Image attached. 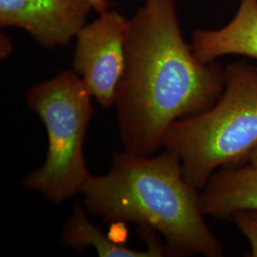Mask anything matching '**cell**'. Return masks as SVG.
Returning <instances> with one entry per match:
<instances>
[{"instance_id": "7c38bea8", "label": "cell", "mask_w": 257, "mask_h": 257, "mask_svg": "<svg viewBox=\"0 0 257 257\" xmlns=\"http://www.w3.org/2000/svg\"><path fill=\"white\" fill-rule=\"evenodd\" d=\"M92 4V8L95 10L97 13L101 14L109 10L110 3L108 0H88Z\"/></svg>"}, {"instance_id": "8fae6325", "label": "cell", "mask_w": 257, "mask_h": 257, "mask_svg": "<svg viewBox=\"0 0 257 257\" xmlns=\"http://www.w3.org/2000/svg\"><path fill=\"white\" fill-rule=\"evenodd\" d=\"M13 52V43L9 37L3 34L1 35V58H6Z\"/></svg>"}, {"instance_id": "9c48e42d", "label": "cell", "mask_w": 257, "mask_h": 257, "mask_svg": "<svg viewBox=\"0 0 257 257\" xmlns=\"http://www.w3.org/2000/svg\"><path fill=\"white\" fill-rule=\"evenodd\" d=\"M140 236L145 240L147 249L136 250L125 245L115 243L109 235H105L97 227L87 218L82 208L76 206L69 219L65 223L60 240L65 247L78 250L95 248L97 254L102 257H160L166 253L165 246L156 238L154 230L139 226Z\"/></svg>"}, {"instance_id": "52a82bcc", "label": "cell", "mask_w": 257, "mask_h": 257, "mask_svg": "<svg viewBox=\"0 0 257 257\" xmlns=\"http://www.w3.org/2000/svg\"><path fill=\"white\" fill-rule=\"evenodd\" d=\"M191 46L205 63L230 55L257 60V0H240L235 16L223 28L194 31Z\"/></svg>"}, {"instance_id": "4fadbf2b", "label": "cell", "mask_w": 257, "mask_h": 257, "mask_svg": "<svg viewBox=\"0 0 257 257\" xmlns=\"http://www.w3.org/2000/svg\"><path fill=\"white\" fill-rule=\"evenodd\" d=\"M249 160V164L251 165L256 166L257 167V149L254 150V152L248 157Z\"/></svg>"}, {"instance_id": "30bf717a", "label": "cell", "mask_w": 257, "mask_h": 257, "mask_svg": "<svg viewBox=\"0 0 257 257\" xmlns=\"http://www.w3.org/2000/svg\"><path fill=\"white\" fill-rule=\"evenodd\" d=\"M230 219L248 240L251 248L250 256L257 257V211H237Z\"/></svg>"}, {"instance_id": "3957f363", "label": "cell", "mask_w": 257, "mask_h": 257, "mask_svg": "<svg viewBox=\"0 0 257 257\" xmlns=\"http://www.w3.org/2000/svg\"><path fill=\"white\" fill-rule=\"evenodd\" d=\"M223 80L214 104L174 122L162 141L179 156L185 178L197 190L205 188L217 169L248 159L257 149V69L230 65Z\"/></svg>"}, {"instance_id": "8992f818", "label": "cell", "mask_w": 257, "mask_h": 257, "mask_svg": "<svg viewBox=\"0 0 257 257\" xmlns=\"http://www.w3.org/2000/svg\"><path fill=\"white\" fill-rule=\"evenodd\" d=\"M93 10L88 0H0V26L19 28L40 46H67Z\"/></svg>"}, {"instance_id": "277c9868", "label": "cell", "mask_w": 257, "mask_h": 257, "mask_svg": "<svg viewBox=\"0 0 257 257\" xmlns=\"http://www.w3.org/2000/svg\"><path fill=\"white\" fill-rule=\"evenodd\" d=\"M92 94L74 71L34 85L28 106L45 125L48 153L45 163L24 178L23 186L60 203L79 193L90 174L83 144L93 115Z\"/></svg>"}, {"instance_id": "6da1fadb", "label": "cell", "mask_w": 257, "mask_h": 257, "mask_svg": "<svg viewBox=\"0 0 257 257\" xmlns=\"http://www.w3.org/2000/svg\"><path fill=\"white\" fill-rule=\"evenodd\" d=\"M223 88V72L184 40L175 0H147L128 19L114 103L127 151L153 155L174 122L209 109Z\"/></svg>"}, {"instance_id": "5b68a950", "label": "cell", "mask_w": 257, "mask_h": 257, "mask_svg": "<svg viewBox=\"0 0 257 257\" xmlns=\"http://www.w3.org/2000/svg\"><path fill=\"white\" fill-rule=\"evenodd\" d=\"M128 19L107 10L76 36L73 67L102 108L114 105L125 67Z\"/></svg>"}, {"instance_id": "7a4b0ae2", "label": "cell", "mask_w": 257, "mask_h": 257, "mask_svg": "<svg viewBox=\"0 0 257 257\" xmlns=\"http://www.w3.org/2000/svg\"><path fill=\"white\" fill-rule=\"evenodd\" d=\"M197 191L185 178L175 152L151 156L126 150L113 156L106 175H90L79 193L87 210L102 220L134 222L161 233L169 255L222 256Z\"/></svg>"}, {"instance_id": "ba28073f", "label": "cell", "mask_w": 257, "mask_h": 257, "mask_svg": "<svg viewBox=\"0 0 257 257\" xmlns=\"http://www.w3.org/2000/svg\"><path fill=\"white\" fill-rule=\"evenodd\" d=\"M200 209L204 215L224 219L237 211H257L256 166L221 168L203 189Z\"/></svg>"}]
</instances>
